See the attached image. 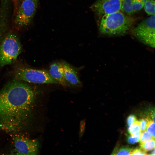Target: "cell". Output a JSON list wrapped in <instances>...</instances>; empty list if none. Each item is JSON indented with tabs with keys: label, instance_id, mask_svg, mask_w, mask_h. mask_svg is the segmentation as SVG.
<instances>
[{
	"label": "cell",
	"instance_id": "cell-10",
	"mask_svg": "<svg viewBox=\"0 0 155 155\" xmlns=\"http://www.w3.org/2000/svg\"><path fill=\"white\" fill-rule=\"evenodd\" d=\"M144 0H123L121 11L131 16L143 7Z\"/></svg>",
	"mask_w": 155,
	"mask_h": 155
},
{
	"label": "cell",
	"instance_id": "cell-2",
	"mask_svg": "<svg viewBox=\"0 0 155 155\" xmlns=\"http://www.w3.org/2000/svg\"><path fill=\"white\" fill-rule=\"evenodd\" d=\"M135 19L121 11L102 17L99 30L102 34L122 35L127 33L135 22Z\"/></svg>",
	"mask_w": 155,
	"mask_h": 155
},
{
	"label": "cell",
	"instance_id": "cell-13",
	"mask_svg": "<svg viewBox=\"0 0 155 155\" xmlns=\"http://www.w3.org/2000/svg\"><path fill=\"white\" fill-rule=\"evenodd\" d=\"M143 7L148 15L155 16L154 0H144Z\"/></svg>",
	"mask_w": 155,
	"mask_h": 155
},
{
	"label": "cell",
	"instance_id": "cell-12",
	"mask_svg": "<svg viewBox=\"0 0 155 155\" xmlns=\"http://www.w3.org/2000/svg\"><path fill=\"white\" fill-rule=\"evenodd\" d=\"M128 131L131 136L133 137L140 136L142 132L139 121L137 120L128 127Z\"/></svg>",
	"mask_w": 155,
	"mask_h": 155
},
{
	"label": "cell",
	"instance_id": "cell-23",
	"mask_svg": "<svg viewBox=\"0 0 155 155\" xmlns=\"http://www.w3.org/2000/svg\"><path fill=\"white\" fill-rule=\"evenodd\" d=\"M151 155H155V150L154 149H153V151L150 154Z\"/></svg>",
	"mask_w": 155,
	"mask_h": 155
},
{
	"label": "cell",
	"instance_id": "cell-15",
	"mask_svg": "<svg viewBox=\"0 0 155 155\" xmlns=\"http://www.w3.org/2000/svg\"><path fill=\"white\" fill-rule=\"evenodd\" d=\"M140 144L141 148L146 152L153 150L155 148L154 138Z\"/></svg>",
	"mask_w": 155,
	"mask_h": 155
},
{
	"label": "cell",
	"instance_id": "cell-14",
	"mask_svg": "<svg viewBox=\"0 0 155 155\" xmlns=\"http://www.w3.org/2000/svg\"><path fill=\"white\" fill-rule=\"evenodd\" d=\"M132 149L128 146H122L115 149L112 154L131 155Z\"/></svg>",
	"mask_w": 155,
	"mask_h": 155
},
{
	"label": "cell",
	"instance_id": "cell-8",
	"mask_svg": "<svg viewBox=\"0 0 155 155\" xmlns=\"http://www.w3.org/2000/svg\"><path fill=\"white\" fill-rule=\"evenodd\" d=\"M123 0H96L90 8L98 17L121 11Z\"/></svg>",
	"mask_w": 155,
	"mask_h": 155
},
{
	"label": "cell",
	"instance_id": "cell-3",
	"mask_svg": "<svg viewBox=\"0 0 155 155\" xmlns=\"http://www.w3.org/2000/svg\"><path fill=\"white\" fill-rule=\"evenodd\" d=\"M17 36L9 33L4 36L0 44V66L3 67L14 62L22 51Z\"/></svg>",
	"mask_w": 155,
	"mask_h": 155
},
{
	"label": "cell",
	"instance_id": "cell-19",
	"mask_svg": "<svg viewBox=\"0 0 155 155\" xmlns=\"http://www.w3.org/2000/svg\"><path fill=\"white\" fill-rule=\"evenodd\" d=\"M140 136L133 137L131 135H129L127 138V142L131 144H135L140 141Z\"/></svg>",
	"mask_w": 155,
	"mask_h": 155
},
{
	"label": "cell",
	"instance_id": "cell-9",
	"mask_svg": "<svg viewBox=\"0 0 155 155\" xmlns=\"http://www.w3.org/2000/svg\"><path fill=\"white\" fill-rule=\"evenodd\" d=\"M49 73L51 77L58 84L64 86H67L68 84L64 78L62 63L55 62L52 63L50 67Z\"/></svg>",
	"mask_w": 155,
	"mask_h": 155
},
{
	"label": "cell",
	"instance_id": "cell-11",
	"mask_svg": "<svg viewBox=\"0 0 155 155\" xmlns=\"http://www.w3.org/2000/svg\"><path fill=\"white\" fill-rule=\"evenodd\" d=\"M62 63L65 78L68 84L77 86L81 84L77 73L74 69L65 62Z\"/></svg>",
	"mask_w": 155,
	"mask_h": 155
},
{
	"label": "cell",
	"instance_id": "cell-1",
	"mask_svg": "<svg viewBox=\"0 0 155 155\" xmlns=\"http://www.w3.org/2000/svg\"><path fill=\"white\" fill-rule=\"evenodd\" d=\"M36 93L30 86L16 80L0 91V130L16 133L26 129L32 117Z\"/></svg>",
	"mask_w": 155,
	"mask_h": 155
},
{
	"label": "cell",
	"instance_id": "cell-4",
	"mask_svg": "<svg viewBox=\"0 0 155 155\" xmlns=\"http://www.w3.org/2000/svg\"><path fill=\"white\" fill-rule=\"evenodd\" d=\"M17 80L35 84H58L45 70L25 67L17 68L14 72Z\"/></svg>",
	"mask_w": 155,
	"mask_h": 155
},
{
	"label": "cell",
	"instance_id": "cell-6",
	"mask_svg": "<svg viewBox=\"0 0 155 155\" xmlns=\"http://www.w3.org/2000/svg\"><path fill=\"white\" fill-rule=\"evenodd\" d=\"M39 0H22L16 13L15 22L19 27L29 25L35 15Z\"/></svg>",
	"mask_w": 155,
	"mask_h": 155
},
{
	"label": "cell",
	"instance_id": "cell-18",
	"mask_svg": "<svg viewBox=\"0 0 155 155\" xmlns=\"http://www.w3.org/2000/svg\"><path fill=\"white\" fill-rule=\"evenodd\" d=\"M148 119V118H143L139 121L141 132H143L146 130Z\"/></svg>",
	"mask_w": 155,
	"mask_h": 155
},
{
	"label": "cell",
	"instance_id": "cell-21",
	"mask_svg": "<svg viewBox=\"0 0 155 155\" xmlns=\"http://www.w3.org/2000/svg\"><path fill=\"white\" fill-rule=\"evenodd\" d=\"M137 121L136 116L133 115H131L127 117V124L128 127Z\"/></svg>",
	"mask_w": 155,
	"mask_h": 155
},
{
	"label": "cell",
	"instance_id": "cell-17",
	"mask_svg": "<svg viewBox=\"0 0 155 155\" xmlns=\"http://www.w3.org/2000/svg\"><path fill=\"white\" fill-rule=\"evenodd\" d=\"M155 138L148 132L145 131L141 132L140 138V143H142L152 138Z\"/></svg>",
	"mask_w": 155,
	"mask_h": 155
},
{
	"label": "cell",
	"instance_id": "cell-7",
	"mask_svg": "<svg viewBox=\"0 0 155 155\" xmlns=\"http://www.w3.org/2000/svg\"><path fill=\"white\" fill-rule=\"evenodd\" d=\"M14 152L18 155H35L39 148L38 141L22 135H16L13 138Z\"/></svg>",
	"mask_w": 155,
	"mask_h": 155
},
{
	"label": "cell",
	"instance_id": "cell-5",
	"mask_svg": "<svg viewBox=\"0 0 155 155\" xmlns=\"http://www.w3.org/2000/svg\"><path fill=\"white\" fill-rule=\"evenodd\" d=\"M155 16H151L141 22L132 32L139 40L152 47H155Z\"/></svg>",
	"mask_w": 155,
	"mask_h": 155
},
{
	"label": "cell",
	"instance_id": "cell-22",
	"mask_svg": "<svg viewBox=\"0 0 155 155\" xmlns=\"http://www.w3.org/2000/svg\"><path fill=\"white\" fill-rule=\"evenodd\" d=\"M86 123L84 121H82L80 124V128L79 131V137L81 138L83 135L85 128Z\"/></svg>",
	"mask_w": 155,
	"mask_h": 155
},
{
	"label": "cell",
	"instance_id": "cell-16",
	"mask_svg": "<svg viewBox=\"0 0 155 155\" xmlns=\"http://www.w3.org/2000/svg\"><path fill=\"white\" fill-rule=\"evenodd\" d=\"M146 130L153 137L155 138V122L153 120L148 119Z\"/></svg>",
	"mask_w": 155,
	"mask_h": 155
},
{
	"label": "cell",
	"instance_id": "cell-24",
	"mask_svg": "<svg viewBox=\"0 0 155 155\" xmlns=\"http://www.w3.org/2000/svg\"><path fill=\"white\" fill-rule=\"evenodd\" d=\"M20 0V1H22V0Z\"/></svg>",
	"mask_w": 155,
	"mask_h": 155
},
{
	"label": "cell",
	"instance_id": "cell-20",
	"mask_svg": "<svg viewBox=\"0 0 155 155\" xmlns=\"http://www.w3.org/2000/svg\"><path fill=\"white\" fill-rule=\"evenodd\" d=\"M148 154L141 148H136L132 150L131 155H146Z\"/></svg>",
	"mask_w": 155,
	"mask_h": 155
}]
</instances>
